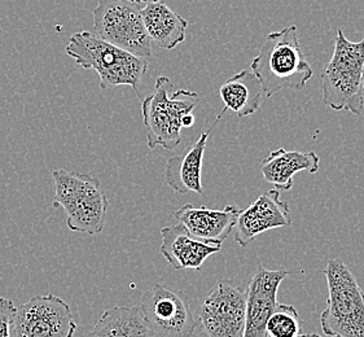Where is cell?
Returning a JSON list of instances; mask_svg holds the SVG:
<instances>
[{"instance_id": "4fadbf2b", "label": "cell", "mask_w": 364, "mask_h": 337, "mask_svg": "<svg viewBox=\"0 0 364 337\" xmlns=\"http://www.w3.org/2000/svg\"><path fill=\"white\" fill-rule=\"evenodd\" d=\"M240 210L235 205H227L218 210L204 205L186 204L175 210L174 217L198 240L222 244L236 226Z\"/></svg>"}, {"instance_id": "5bb4252c", "label": "cell", "mask_w": 364, "mask_h": 337, "mask_svg": "<svg viewBox=\"0 0 364 337\" xmlns=\"http://www.w3.org/2000/svg\"><path fill=\"white\" fill-rule=\"evenodd\" d=\"M160 252L175 270H201L209 257L222 250V244L205 242L193 237L182 223L161 228Z\"/></svg>"}, {"instance_id": "ffe728a7", "label": "cell", "mask_w": 364, "mask_h": 337, "mask_svg": "<svg viewBox=\"0 0 364 337\" xmlns=\"http://www.w3.org/2000/svg\"><path fill=\"white\" fill-rule=\"evenodd\" d=\"M301 323L297 309L287 304H279L266 323V337H299Z\"/></svg>"}, {"instance_id": "2e32d148", "label": "cell", "mask_w": 364, "mask_h": 337, "mask_svg": "<svg viewBox=\"0 0 364 337\" xmlns=\"http://www.w3.org/2000/svg\"><path fill=\"white\" fill-rule=\"evenodd\" d=\"M319 166L321 157L313 151L299 152L279 148L261 162L259 170L267 183L272 184L275 190L285 192L293 188V178L297 173L307 171L315 174L318 173Z\"/></svg>"}, {"instance_id": "277c9868", "label": "cell", "mask_w": 364, "mask_h": 337, "mask_svg": "<svg viewBox=\"0 0 364 337\" xmlns=\"http://www.w3.org/2000/svg\"><path fill=\"white\" fill-rule=\"evenodd\" d=\"M364 38L351 42L337 30L335 50L321 74L323 103L337 112L360 114L363 112Z\"/></svg>"}, {"instance_id": "7402d4cb", "label": "cell", "mask_w": 364, "mask_h": 337, "mask_svg": "<svg viewBox=\"0 0 364 337\" xmlns=\"http://www.w3.org/2000/svg\"><path fill=\"white\" fill-rule=\"evenodd\" d=\"M195 121H196V118H195V116H193L192 113L184 116L182 119L183 129H184V127H186V129L192 127V126L195 125Z\"/></svg>"}, {"instance_id": "52a82bcc", "label": "cell", "mask_w": 364, "mask_h": 337, "mask_svg": "<svg viewBox=\"0 0 364 337\" xmlns=\"http://www.w3.org/2000/svg\"><path fill=\"white\" fill-rule=\"evenodd\" d=\"M132 0H99L92 12L95 34L102 41L139 58H151V39L146 34L141 9Z\"/></svg>"}, {"instance_id": "ac0fdd59", "label": "cell", "mask_w": 364, "mask_h": 337, "mask_svg": "<svg viewBox=\"0 0 364 337\" xmlns=\"http://www.w3.org/2000/svg\"><path fill=\"white\" fill-rule=\"evenodd\" d=\"M219 96L225 104V108L213 125L217 124L227 109L235 112L239 118L255 114L262 107L264 92L261 81L253 72L241 70L220 86Z\"/></svg>"}, {"instance_id": "8fae6325", "label": "cell", "mask_w": 364, "mask_h": 337, "mask_svg": "<svg viewBox=\"0 0 364 337\" xmlns=\"http://www.w3.org/2000/svg\"><path fill=\"white\" fill-rule=\"evenodd\" d=\"M291 225V209L288 203L280 198V191L269 190L257 198L248 208L240 210L235 226V240L240 247H247L255 242L258 235Z\"/></svg>"}, {"instance_id": "d4e9b609", "label": "cell", "mask_w": 364, "mask_h": 337, "mask_svg": "<svg viewBox=\"0 0 364 337\" xmlns=\"http://www.w3.org/2000/svg\"><path fill=\"white\" fill-rule=\"evenodd\" d=\"M362 86H363V94H364V68H363V77H362Z\"/></svg>"}, {"instance_id": "ba28073f", "label": "cell", "mask_w": 364, "mask_h": 337, "mask_svg": "<svg viewBox=\"0 0 364 337\" xmlns=\"http://www.w3.org/2000/svg\"><path fill=\"white\" fill-rule=\"evenodd\" d=\"M139 310L151 337H191L196 331L190 297L179 289L156 284L141 294Z\"/></svg>"}, {"instance_id": "9a60e30c", "label": "cell", "mask_w": 364, "mask_h": 337, "mask_svg": "<svg viewBox=\"0 0 364 337\" xmlns=\"http://www.w3.org/2000/svg\"><path fill=\"white\" fill-rule=\"evenodd\" d=\"M211 129L201 132L200 138L191 146L188 151L179 156H173L166 161L164 176L165 182L171 190L181 195L188 192H196L198 195L204 193L201 174L205 151Z\"/></svg>"}, {"instance_id": "e0dca14e", "label": "cell", "mask_w": 364, "mask_h": 337, "mask_svg": "<svg viewBox=\"0 0 364 337\" xmlns=\"http://www.w3.org/2000/svg\"><path fill=\"white\" fill-rule=\"evenodd\" d=\"M141 18L151 42L164 50H174L187 36L188 22L162 1H148L141 9Z\"/></svg>"}, {"instance_id": "3957f363", "label": "cell", "mask_w": 364, "mask_h": 337, "mask_svg": "<svg viewBox=\"0 0 364 337\" xmlns=\"http://www.w3.org/2000/svg\"><path fill=\"white\" fill-rule=\"evenodd\" d=\"M55 183L53 208L66 212V226L73 232L100 234L105 225L109 200L96 176L69 173L64 168L52 171Z\"/></svg>"}, {"instance_id": "cb8c5ba5", "label": "cell", "mask_w": 364, "mask_h": 337, "mask_svg": "<svg viewBox=\"0 0 364 337\" xmlns=\"http://www.w3.org/2000/svg\"><path fill=\"white\" fill-rule=\"evenodd\" d=\"M132 1H138V3H141V4H146L149 0H132ZM152 1H159V0H152Z\"/></svg>"}, {"instance_id": "603a6c76", "label": "cell", "mask_w": 364, "mask_h": 337, "mask_svg": "<svg viewBox=\"0 0 364 337\" xmlns=\"http://www.w3.org/2000/svg\"><path fill=\"white\" fill-rule=\"evenodd\" d=\"M299 337H321L319 335H316V333H301Z\"/></svg>"}, {"instance_id": "d6986e66", "label": "cell", "mask_w": 364, "mask_h": 337, "mask_svg": "<svg viewBox=\"0 0 364 337\" xmlns=\"http://www.w3.org/2000/svg\"><path fill=\"white\" fill-rule=\"evenodd\" d=\"M85 337H151L139 306L107 309Z\"/></svg>"}, {"instance_id": "7c38bea8", "label": "cell", "mask_w": 364, "mask_h": 337, "mask_svg": "<svg viewBox=\"0 0 364 337\" xmlns=\"http://www.w3.org/2000/svg\"><path fill=\"white\" fill-rule=\"evenodd\" d=\"M291 272L259 267L247 289L245 327L242 337H266V323L277 305V291Z\"/></svg>"}, {"instance_id": "7a4b0ae2", "label": "cell", "mask_w": 364, "mask_h": 337, "mask_svg": "<svg viewBox=\"0 0 364 337\" xmlns=\"http://www.w3.org/2000/svg\"><path fill=\"white\" fill-rule=\"evenodd\" d=\"M65 52L77 65L95 70L102 90L130 86L138 92L139 82L148 70L146 59L108 43L90 31H80L69 38Z\"/></svg>"}, {"instance_id": "9c48e42d", "label": "cell", "mask_w": 364, "mask_h": 337, "mask_svg": "<svg viewBox=\"0 0 364 337\" xmlns=\"http://www.w3.org/2000/svg\"><path fill=\"white\" fill-rule=\"evenodd\" d=\"M247 291L235 280L223 279L201 302L197 316L208 337H242Z\"/></svg>"}, {"instance_id": "5b68a950", "label": "cell", "mask_w": 364, "mask_h": 337, "mask_svg": "<svg viewBox=\"0 0 364 337\" xmlns=\"http://www.w3.org/2000/svg\"><path fill=\"white\" fill-rule=\"evenodd\" d=\"M323 274L327 278V306L321 327L329 337H364V292L341 260H329Z\"/></svg>"}, {"instance_id": "30bf717a", "label": "cell", "mask_w": 364, "mask_h": 337, "mask_svg": "<svg viewBox=\"0 0 364 337\" xmlns=\"http://www.w3.org/2000/svg\"><path fill=\"white\" fill-rule=\"evenodd\" d=\"M77 328L70 306L50 294L34 296L17 309L12 332L15 337H73Z\"/></svg>"}, {"instance_id": "8992f818", "label": "cell", "mask_w": 364, "mask_h": 337, "mask_svg": "<svg viewBox=\"0 0 364 337\" xmlns=\"http://www.w3.org/2000/svg\"><path fill=\"white\" fill-rule=\"evenodd\" d=\"M173 83L168 77L156 80L154 92L141 102V114L146 132V144L151 149L161 146L173 151L182 141L184 116L190 114L200 102L197 92L178 90L173 95Z\"/></svg>"}, {"instance_id": "44dd1931", "label": "cell", "mask_w": 364, "mask_h": 337, "mask_svg": "<svg viewBox=\"0 0 364 337\" xmlns=\"http://www.w3.org/2000/svg\"><path fill=\"white\" fill-rule=\"evenodd\" d=\"M16 311L14 301L0 297V337H11Z\"/></svg>"}, {"instance_id": "6da1fadb", "label": "cell", "mask_w": 364, "mask_h": 337, "mask_svg": "<svg viewBox=\"0 0 364 337\" xmlns=\"http://www.w3.org/2000/svg\"><path fill=\"white\" fill-rule=\"evenodd\" d=\"M250 68L261 81L266 97L285 88L302 90L314 74L294 25L269 33Z\"/></svg>"}]
</instances>
